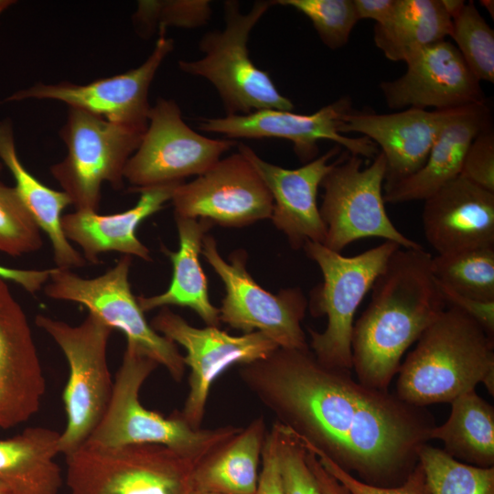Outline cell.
I'll return each instance as SVG.
<instances>
[{"mask_svg": "<svg viewBox=\"0 0 494 494\" xmlns=\"http://www.w3.org/2000/svg\"><path fill=\"white\" fill-rule=\"evenodd\" d=\"M340 149L335 145L302 166L288 169L262 159L247 145L238 144V152L255 168L273 198V224L295 250L306 242L324 243L327 230L317 206V191L335 164L336 160H330Z\"/></svg>", "mask_w": 494, "mask_h": 494, "instance_id": "obj_20", "label": "cell"}, {"mask_svg": "<svg viewBox=\"0 0 494 494\" xmlns=\"http://www.w3.org/2000/svg\"><path fill=\"white\" fill-rule=\"evenodd\" d=\"M266 433L263 415L241 428L196 465L192 490L255 494Z\"/></svg>", "mask_w": 494, "mask_h": 494, "instance_id": "obj_27", "label": "cell"}, {"mask_svg": "<svg viewBox=\"0 0 494 494\" xmlns=\"http://www.w3.org/2000/svg\"><path fill=\"white\" fill-rule=\"evenodd\" d=\"M160 335L182 346L189 367L188 392L181 412L193 428H201L213 382L230 367L264 359L279 348L259 331L232 336L218 327L196 328L169 307H162L150 322Z\"/></svg>", "mask_w": 494, "mask_h": 494, "instance_id": "obj_14", "label": "cell"}, {"mask_svg": "<svg viewBox=\"0 0 494 494\" xmlns=\"http://www.w3.org/2000/svg\"><path fill=\"white\" fill-rule=\"evenodd\" d=\"M179 248L177 252L163 248L169 257L173 273L168 288L156 295L136 296L144 313L158 307L177 306L192 309L206 326L220 327V310L209 300L206 275L199 263L202 241L213 226L203 219L175 216Z\"/></svg>", "mask_w": 494, "mask_h": 494, "instance_id": "obj_25", "label": "cell"}, {"mask_svg": "<svg viewBox=\"0 0 494 494\" xmlns=\"http://www.w3.org/2000/svg\"><path fill=\"white\" fill-rule=\"evenodd\" d=\"M3 166H4V165H3V163L0 161V173H1L2 169H3Z\"/></svg>", "mask_w": 494, "mask_h": 494, "instance_id": "obj_50", "label": "cell"}, {"mask_svg": "<svg viewBox=\"0 0 494 494\" xmlns=\"http://www.w3.org/2000/svg\"><path fill=\"white\" fill-rule=\"evenodd\" d=\"M400 247L391 241L354 256H344L319 242H306V256L319 267L323 282L312 290L308 306L314 317L326 316L322 332L308 328L309 349L324 365L352 370L351 335L355 313Z\"/></svg>", "mask_w": 494, "mask_h": 494, "instance_id": "obj_6", "label": "cell"}, {"mask_svg": "<svg viewBox=\"0 0 494 494\" xmlns=\"http://www.w3.org/2000/svg\"><path fill=\"white\" fill-rule=\"evenodd\" d=\"M181 183L139 189L135 191L140 194L137 203L123 212L102 215L98 211L75 210L65 214L61 220L63 232L69 241L80 246L85 261L91 263H98L100 255L108 252L151 262L148 248L136 236L137 228L171 200Z\"/></svg>", "mask_w": 494, "mask_h": 494, "instance_id": "obj_23", "label": "cell"}, {"mask_svg": "<svg viewBox=\"0 0 494 494\" xmlns=\"http://www.w3.org/2000/svg\"><path fill=\"white\" fill-rule=\"evenodd\" d=\"M404 62V74L380 83L390 109L450 110L486 101L480 81L451 41L426 46Z\"/></svg>", "mask_w": 494, "mask_h": 494, "instance_id": "obj_18", "label": "cell"}, {"mask_svg": "<svg viewBox=\"0 0 494 494\" xmlns=\"http://www.w3.org/2000/svg\"><path fill=\"white\" fill-rule=\"evenodd\" d=\"M0 494H15V493L6 484L0 481Z\"/></svg>", "mask_w": 494, "mask_h": 494, "instance_id": "obj_48", "label": "cell"}, {"mask_svg": "<svg viewBox=\"0 0 494 494\" xmlns=\"http://www.w3.org/2000/svg\"><path fill=\"white\" fill-rule=\"evenodd\" d=\"M435 278L456 293L481 301H494V246L432 257Z\"/></svg>", "mask_w": 494, "mask_h": 494, "instance_id": "obj_31", "label": "cell"}, {"mask_svg": "<svg viewBox=\"0 0 494 494\" xmlns=\"http://www.w3.org/2000/svg\"><path fill=\"white\" fill-rule=\"evenodd\" d=\"M451 16L441 0H396L390 16L375 24V46L392 61H405L423 48L446 39Z\"/></svg>", "mask_w": 494, "mask_h": 494, "instance_id": "obj_29", "label": "cell"}, {"mask_svg": "<svg viewBox=\"0 0 494 494\" xmlns=\"http://www.w3.org/2000/svg\"><path fill=\"white\" fill-rule=\"evenodd\" d=\"M274 3L304 14L330 49L344 47L359 21L353 0H277Z\"/></svg>", "mask_w": 494, "mask_h": 494, "instance_id": "obj_36", "label": "cell"}, {"mask_svg": "<svg viewBox=\"0 0 494 494\" xmlns=\"http://www.w3.org/2000/svg\"><path fill=\"white\" fill-rule=\"evenodd\" d=\"M279 467L285 494H322L306 461V449L288 429L275 422Z\"/></svg>", "mask_w": 494, "mask_h": 494, "instance_id": "obj_37", "label": "cell"}, {"mask_svg": "<svg viewBox=\"0 0 494 494\" xmlns=\"http://www.w3.org/2000/svg\"><path fill=\"white\" fill-rule=\"evenodd\" d=\"M436 284L446 306L462 311L477 321L489 336L494 338V301H481L464 296L437 280Z\"/></svg>", "mask_w": 494, "mask_h": 494, "instance_id": "obj_40", "label": "cell"}, {"mask_svg": "<svg viewBox=\"0 0 494 494\" xmlns=\"http://www.w3.org/2000/svg\"><path fill=\"white\" fill-rule=\"evenodd\" d=\"M424 201V234L437 254L494 246L493 192L458 176Z\"/></svg>", "mask_w": 494, "mask_h": 494, "instance_id": "obj_22", "label": "cell"}, {"mask_svg": "<svg viewBox=\"0 0 494 494\" xmlns=\"http://www.w3.org/2000/svg\"><path fill=\"white\" fill-rule=\"evenodd\" d=\"M0 161L15 178L23 202L38 226L48 237L57 268L71 269L85 265L83 256L66 238L61 220L64 209L71 201L64 191L55 190L36 178L21 163L16 153L12 122L0 121Z\"/></svg>", "mask_w": 494, "mask_h": 494, "instance_id": "obj_26", "label": "cell"}, {"mask_svg": "<svg viewBox=\"0 0 494 494\" xmlns=\"http://www.w3.org/2000/svg\"><path fill=\"white\" fill-rule=\"evenodd\" d=\"M359 20L370 19L383 23L392 14L396 0H353Z\"/></svg>", "mask_w": 494, "mask_h": 494, "instance_id": "obj_43", "label": "cell"}, {"mask_svg": "<svg viewBox=\"0 0 494 494\" xmlns=\"http://www.w3.org/2000/svg\"><path fill=\"white\" fill-rule=\"evenodd\" d=\"M442 4L451 18L463 7V0H441Z\"/></svg>", "mask_w": 494, "mask_h": 494, "instance_id": "obj_45", "label": "cell"}, {"mask_svg": "<svg viewBox=\"0 0 494 494\" xmlns=\"http://www.w3.org/2000/svg\"><path fill=\"white\" fill-rule=\"evenodd\" d=\"M432 494H494V467H479L424 445L418 452Z\"/></svg>", "mask_w": 494, "mask_h": 494, "instance_id": "obj_32", "label": "cell"}, {"mask_svg": "<svg viewBox=\"0 0 494 494\" xmlns=\"http://www.w3.org/2000/svg\"><path fill=\"white\" fill-rule=\"evenodd\" d=\"M306 461L322 494H350L343 485L325 470L317 456L308 449H306Z\"/></svg>", "mask_w": 494, "mask_h": 494, "instance_id": "obj_44", "label": "cell"}, {"mask_svg": "<svg viewBox=\"0 0 494 494\" xmlns=\"http://www.w3.org/2000/svg\"><path fill=\"white\" fill-rule=\"evenodd\" d=\"M145 130L69 107L59 132L67 155L51 166L50 173L76 210L98 211L104 182L114 189L124 187V167Z\"/></svg>", "mask_w": 494, "mask_h": 494, "instance_id": "obj_9", "label": "cell"}, {"mask_svg": "<svg viewBox=\"0 0 494 494\" xmlns=\"http://www.w3.org/2000/svg\"><path fill=\"white\" fill-rule=\"evenodd\" d=\"M454 109L408 108L392 113L355 112L343 117L340 133L371 140L386 161L385 189L418 171Z\"/></svg>", "mask_w": 494, "mask_h": 494, "instance_id": "obj_21", "label": "cell"}, {"mask_svg": "<svg viewBox=\"0 0 494 494\" xmlns=\"http://www.w3.org/2000/svg\"><path fill=\"white\" fill-rule=\"evenodd\" d=\"M200 253L225 287L220 322L243 333L259 331L279 348L309 349L301 325L308 301L301 288H285L277 294L265 290L246 269V252L236 250L225 261L211 235L203 238Z\"/></svg>", "mask_w": 494, "mask_h": 494, "instance_id": "obj_12", "label": "cell"}, {"mask_svg": "<svg viewBox=\"0 0 494 494\" xmlns=\"http://www.w3.org/2000/svg\"><path fill=\"white\" fill-rule=\"evenodd\" d=\"M238 374L306 448L367 484L401 485L436 425L425 407L361 384L350 370L318 361L310 349L277 348Z\"/></svg>", "mask_w": 494, "mask_h": 494, "instance_id": "obj_1", "label": "cell"}, {"mask_svg": "<svg viewBox=\"0 0 494 494\" xmlns=\"http://www.w3.org/2000/svg\"><path fill=\"white\" fill-rule=\"evenodd\" d=\"M211 14L209 0H140L133 21L137 33L148 38L168 27H201L209 21Z\"/></svg>", "mask_w": 494, "mask_h": 494, "instance_id": "obj_34", "label": "cell"}, {"mask_svg": "<svg viewBox=\"0 0 494 494\" xmlns=\"http://www.w3.org/2000/svg\"><path fill=\"white\" fill-rule=\"evenodd\" d=\"M486 101L456 108L438 133L424 166L410 177L385 189L391 204L424 200L460 175L472 141L493 124Z\"/></svg>", "mask_w": 494, "mask_h": 494, "instance_id": "obj_24", "label": "cell"}, {"mask_svg": "<svg viewBox=\"0 0 494 494\" xmlns=\"http://www.w3.org/2000/svg\"><path fill=\"white\" fill-rule=\"evenodd\" d=\"M166 29L158 30L153 51L134 69L86 84L38 82L14 92L1 102L29 99L59 101L111 123L145 130L151 108L149 88L164 59L174 49V40L166 38Z\"/></svg>", "mask_w": 494, "mask_h": 494, "instance_id": "obj_15", "label": "cell"}, {"mask_svg": "<svg viewBox=\"0 0 494 494\" xmlns=\"http://www.w3.org/2000/svg\"><path fill=\"white\" fill-rule=\"evenodd\" d=\"M46 379L27 317L0 278V428L28 421L40 409Z\"/></svg>", "mask_w": 494, "mask_h": 494, "instance_id": "obj_19", "label": "cell"}, {"mask_svg": "<svg viewBox=\"0 0 494 494\" xmlns=\"http://www.w3.org/2000/svg\"><path fill=\"white\" fill-rule=\"evenodd\" d=\"M36 325L59 347L69 366L62 400L66 426L59 436V454L67 456L88 441L109 404L113 381L107 348L113 328L89 313L79 325L38 315Z\"/></svg>", "mask_w": 494, "mask_h": 494, "instance_id": "obj_7", "label": "cell"}, {"mask_svg": "<svg viewBox=\"0 0 494 494\" xmlns=\"http://www.w3.org/2000/svg\"><path fill=\"white\" fill-rule=\"evenodd\" d=\"M308 450L317 456L325 470L343 485L350 494H432L424 471L419 462L401 485L395 487H380L360 481L353 475L339 467L322 453L311 449Z\"/></svg>", "mask_w": 494, "mask_h": 494, "instance_id": "obj_38", "label": "cell"}, {"mask_svg": "<svg viewBox=\"0 0 494 494\" xmlns=\"http://www.w3.org/2000/svg\"><path fill=\"white\" fill-rule=\"evenodd\" d=\"M16 3L14 0H0V14Z\"/></svg>", "mask_w": 494, "mask_h": 494, "instance_id": "obj_46", "label": "cell"}, {"mask_svg": "<svg viewBox=\"0 0 494 494\" xmlns=\"http://www.w3.org/2000/svg\"><path fill=\"white\" fill-rule=\"evenodd\" d=\"M231 139L210 138L197 133L183 120L178 104L158 98L148 113V124L139 146L124 171L130 191L185 182L212 167L233 147Z\"/></svg>", "mask_w": 494, "mask_h": 494, "instance_id": "obj_13", "label": "cell"}, {"mask_svg": "<svg viewBox=\"0 0 494 494\" xmlns=\"http://www.w3.org/2000/svg\"><path fill=\"white\" fill-rule=\"evenodd\" d=\"M171 201L175 216L203 219L227 228L271 219L274 207L263 180L240 152L220 158L196 179L178 185Z\"/></svg>", "mask_w": 494, "mask_h": 494, "instance_id": "obj_16", "label": "cell"}, {"mask_svg": "<svg viewBox=\"0 0 494 494\" xmlns=\"http://www.w3.org/2000/svg\"><path fill=\"white\" fill-rule=\"evenodd\" d=\"M351 110V99L344 96L310 114L268 109L243 115L202 118L199 129L231 139H285L293 144L304 164L317 157L318 142L322 140L332 141L351 155L374 158L380 151L371 140L340 133L343 117Z\"/></svg>", "mask_w": 494, "mask_h": 494, "instance_id": "obj_17", "label": "cell"}, {"mask_svg": "<svg viewBox=\"0 0 494 494\" xmlns=\"http://www.w3.org/2000/svg\"><path fill=\"white\" fill-rule=\"evenodd\" d=\"M274 5V1H255L247 13H242L238 1H225L223 29L209 31L199 41V48L204 56L196 60L178 61L181 71L204 78L214 86L226 115L295 108L281 94L268 71L258 68L249 54L252 30Z\"/></svg>", "mask_w": 494, "mask_h": 494, "instance_id": "obj_5", "label": "cell"}, {"mask_svg": "<svg viewBox=\"0 0 494 494\" xmlns=\"http://www.w3.org/2000/svg\"><path fill=\"white\" fill-rule=\"evenodd\" d=\"M480 188L494 193V130L480 133L470 144L460 175Z\"/></svg>", "mask_w": 494, "mask_h": 494, "instance_id": "obj_39", "label": "cell"}, {"mask_svg": "<svg viewBox=\"0 0 494 494\" xmlns=\"http://www.w3.org/2000/svg\"><path fill=\"white\" fill-rule=\"evenodd\" d=\"M262 470L255 494H285L277 451L276 435L272 426L266 433L262 452Z\"/></svg>", "mask_w": 494, "mask_h": 494, "instance_id": "obj_41", "label": "cell"}, {"mask_svg": "<svg viewBox=\"0 0 494 494\" xmlns=\"http://www.w3.org/2000/svg\"><path fill=\"white\" fill-rule=\"evenodd\" d=\"M52 269H16L0 265V278L12 281L29 294L35 295L48 283Z\"/></svg>", "mask_w": 494, "mask_h": 494, "instance_id": "obj_42", "label": "cell"}, {"mask_svg": "<svg viewBox=\"0 0 494 494\" xmlns=\"http://www.w3.org/2000/svg\"><path fill=\"white\" fill-rule=\"evenodd\" d=\"M41 230L15 187L0 183V252L21 256L43 246Z\"/></svg>", "mask_w": 494, "mask_h": 494, "instance_id": "obj_35", "label": "cell"}, {"mask_svg": "<svg viewBox=\"0 0 494 494\" xmlns=\"http://www.w3.org/2000/svg\"><path fill=\"white\" fill-rule=\"evenodd\" d=\"M60 433L43 426L24 429L0 439V481L15 494H59L62 485Z\"/></svg>", "mask_w": 494, "mask_h": 494, "instance_id": "obj_28", "label": "cell"}, {"mask_svg": "<svg viewBox=\"0 0 494 494\" xmlns=\"http://www.w3.org/2000/svg\"><path fill=\"white\" fill-rule=\"evenodd\" d=\"M396 392L419 407L451 403L484 383L494 394V338L473 318L446 306L401 364Z\"/></svg>", "mask_w": 494, "mask_h": 494, "instance_id": "obj_3", "label": "cell"}, {"mask_svg": "<svg viewBox=\"0 0 494 494\" xmlns=\"http://www.w3.org/2000/svg\"><path fill=\"white\" fill-rule=\"evenodd\" d=\"M481 5L483 6L486 7V9L488 10V12L489 14H491V17H493V10H494V4H493V1H489V0H483V1H480Z\"/></svg>", "mask_w": 494, "mask_h": 494, "instance_id": "obj_47", "label": "cell"}, {"mask_svg": "<svg viewBox=\"0 0 494 494\" xmlns=\"http://www.w3.org/2000/svg\"><path fill=\"white\" fill-rule=\"evenodd\" d=\"M189 494H223V493L211 492V491L191 490L189 492Z\"/></svg>", "mask_w": 494, "mask_h": 494, "instance_id": "obj_49", "label": "cell"}, {"mask_svg": "<svg viewBox=\"0 0 494 494\" xmlns=\"http://www.w3.org/2000/svg\"><path fill=\"white\" fill-rule=\"evenodd\" d=\"M132 256L123 255L104 274L82 278L70 269L53 268L43 287L55 300L85 306L113 329L122 331L126 342L133 343L145 355L163 366L175 381H181L186 365L177 344L157 333L148 323L132 293L129 272Z\"/></svg>", "mask_w": 494, "mask_h": 494, "instance_id": "obj_11", "label": "cell"}, {"mask_svg": "<svg viewBox=\"0 0 494 494\" xmlns=\"http://www.w3.org/2000/svg\"><path fill=\"white\" fill-rule=\"evenodd\" d=\"M66 457L70 494H189L196 464L159 444L84 443Z\"/></svg>", "mask_w": 494, "mask_h": 494, "instance_id": "obj_8", "label": "cell"}, {"mask_svg": "<svg viewBox=\"0 0 494 494\" xmlns=\"http://www.w3.org/2000/svg\"><path fill=\"white\" fill-rule=\"evenodd\" d=\"M363 162L364 158L345 151L321 182L324 194L319 212L327 230L323 245L340 252L355 241L376 237L401 248H422L401 232L386 212L382 194L386 161L382 153L366 167H362Z\"/></svg>", "mask_w": 494, "mask_h": 494, "instance_id": "obj_10", "label": "cell"}, {"mask_svg": "<svg viewBox=\"0 0 494 494\" xmlns=\"http://www.w3.org/2000/svg\"><path fill=\"white\" fill-rule=\"evenodd\" d=\"M158 366L135 345L126 342L109 404L87 442L104 447L159 444L198 465L242 427L196 429L179 412L164 416L143 406L139 400L140 390Z\"/></svg>", "mask_w": 494, "mask_h": 494, "instance_id": "obj_4", "label": "cell"}, {"mask_svg": "<svg viewBox=\"0 0 494 494\" xmlns=\"http://www.w3.org/2000/svg\"><path fill=\"white\" fill-rule=\"evenodd\" d=\"M449 37L464 61L479 81L494 82V31L473 1L465 2L452 18Z\"/></svg>", "mask_w": 494, "mask_h": 494, "instance_id": "obj_33", "label": "cell"}, {"mask_svg": "<svg viewBox=\"0 0 494 494\" xmlns=\"http://www.w3.org/2000/svg\"><path fill=\"white\" fill-rule=\"evenodd\" d=\"M424 247L399 248L375 280L351 335L352 369L361 384L389 391L408 348L446 308Z\"/></svg>", "mask_w": 494, "mask_h": 494, "instance_id": "obj_2", "label": "cell"}, {"mask_svg": "<svg viewBox=\"0 0 494 494\" xmlns=\"http://www.w3.org/2000/svg\"><path fill=\"white\" fill-rule=\"evenodd\" d=\"M451 413L442 425H435L431 440L443 442V450L456 460L479 467L494 466V407L476 391L451 403Z\"/></svg>", "mask_w": 494, "mask_h": 494, "instance_id": "obj_30", "label": "cell"}]
</instances>
